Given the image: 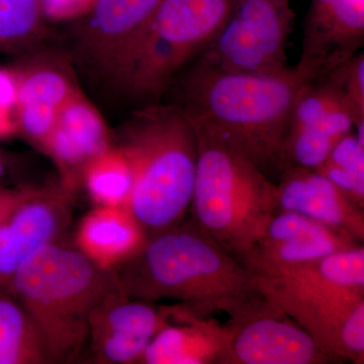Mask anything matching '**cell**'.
I'll return each instance as SVG.
<instances>
[{
	"label": "cell",
	"instance_id": "obj_4",
	"mask_svg": "<svg viewBox=\"0 0 364 364\" xmlns=\"http://www.w3.org/2000/svg\"><path fill=\"white\" fill-rule=\"evenodd\" d=\"M119 286L114 270L57 240L23 263L9 289L33 321L49 363H71L85 351L95 306Z\"/></svg>",
	"mask_w": 364,
	"mask_h": 364
},
{
	"label": "cell",
	"instance_id": "obj_20",
	"mask_svg": "<svg viewBox=\"0 0 364 364\" xmlns=\"http://www.w3.org/2000/svg\"><path fill=\"white\" fill-rule=\"evenodd\" d=\"M49 363L25 308L9 289H0V364Z\"/></svg>",
	"mask_w": 364,
	"mask_h": 364
},
{
	"label": "cell",
	"instance_id": "obj_21",
	"mask_svg": "<svg viewBox=\"0 0 364 364\" xmlns=\"http://www.w3.org/2000/svg\"><path fill=\"white\" fill-rule=\"evenodd\" d=\"M273 277L304 286L364 291V248L356 245L335 251Z\"/></svg>",
	"mask_w": 364,
	"mask_h": 364
},
{
	"label": "cell",
	"instance_id": "obj_14",
	"mask_svg": "<svg viewBox=\"0 0 364 364\" xmlns=\"http://www.w3.org/2000/svg\"><path fill=\"white\" fill-rule=\"evenodd\" d=\"M112 145L100 112L77 90L60 109L43 151L58 167L63 188L73 193L88 163Z\"/></svg>",
	"mask_w": 364,
	"mask_h": 364
},
{
	"label": "cell",
	"instance_id": "obj_28",
	"mask_svg": "<svg viewBox=\"0 0 364 364\" xmlns=\"http://www.w3.org/2000/svg\"><path fill=\"white\" fill-rule=\"evenodd\" d=\"M49 186L16 184L0 186V225L6 221L23 203L44 193Z\"/></svg>",
	"mask_w": 364,
	"mask_h": 364
},
{
	"label": "cell",
	"instance_id": "obj_26",
	"mask_svg": "<svg viewBox=\"0 0 364 364\" xmlns=\"http://www.w3.org/2000/svg\"><path fill=\"white\" fill-rule=\"evenodd\" d=\"M327 161L364 178V144L352 131L337 141Z\"/></svg>",
	"mask_w": 364,
	"mask_h": 364
},
{
	"label": "cell",
	"instance_id": "obj_18",
	"mask_svg": "<svg viewBox=\"0 0 364 364\" xmlns=\"http://www.w3.org/2000/svg\"><path fill=\"white\" fill-rule=\"evenodd\" d=\"M147 239L128 208L97 205L79 224L74 245L97 267L116 270Z\"/></svg>",
	"mask_w": 364,
	"mask_h": 364
},
{
	"label": "cell",
	"instance_id": "obj_2",
	"mask_svg": "<svg viewBox=\"0 0 364 364\" xmlns=\"http://www.w3.org/2000/svg\"><path fill=\"white\" fill-rule=\"evenodd\" d=\"M310 80L298 65L275 73L247 74L195 59L170 87L176 86L178 97L173 105L191 119L220 132L270 178L287 169L284 148L294 100Z\"/></svg>",
	"mask_w": 364,
	"mask_h": 364
},
{
	"label": "cell",
	"instance_id": "obj_16",
	"mask_svg": "<svg viewBox=\"0 0 364 364\" xmlns=\"http://www.w3.org/2000/svg\"><path fill=\"white\" fill-rule=\"evenodd\" d=\"M168 321L148 345L139 363L210 364L232 336L230 323L220 325L181 305L165 306Z\"/></svg>",
	"mask_w": 364,
	"mask_h": 364
},
{
	"label": "cell",
	"instance_id": "obj_13",
	"mask_svg": "<svg viewBox=\"0 0 364 364\" xmlns=\"http://www.w3.org/2000/svg\"><path fill=\"white\" fill-rule=\"evenodd\" d=\"M71 198L62 184L49 186L0 225V289H9L36 251L59 240L70 219Z\"/></svg>",
	"mask_w": 364,
	"mask_h": 364
},
{
	"label": "cell",
	"instance_id": "obj_24",
	"mask_svg": "<svg viewBox=\"0 0 364 364\" xmlns=\"http://www.w3.org/2000/svg\"><path fill=\"white\" fill-rule=\"evenodd\" d=\"M350 111L359 142L364 144V53L358 52L343 65L327 74Z\"/></svg>",
	"mask_w": 364,
	"mask_h": 364
},
{
	"label": "cell",
	"instance_id": "obj_7",
	"mask_svg": "<svg viewBox=\"0 0 364 364\" xmlns=\"http://www.w3.org/2000/svg\"><path fill=\"white\" fill-rule=\"evenodd\" d=\"M294 21L289 0H236L226 23L196 59L237 73H275L287 66Z\"/></svg>",
	"mask_w": 364,
	"mask_h": 364
},
{
	"label": "cell",
	"instance_id": "obj_27",
	"mask_svg": "<svg viewBox=\"0 0 364 364\" xmlns=\"http://www.w3.org/2000/svg\"><path fill=\"white\" fill-rule=\"evenodd\" d=\"M315 170L321 176L326 177L328 181H331L359 208H364V178L363 177L354 176L327 160Z\"/></svg>",
	"mask_w": 364,
	"mask_h": 364
},
{
	"label": "cell",
	"instance_id": "obj_9",
	"mask_svg": "<svg viewBox=\"0 0 364 364\" xmlns=\"http://www.w3.org/2000/svg\"><path fill=\"white\" fill-rule=\"evenodd\" d=\"M256 277L269 305L293 318L334 360L345 359V331L356 311L364 306L363 289L304 286L279 277Z\"/></svg>",
	"mask_w": 364,
	"mask_h": 364
},
{
	"label": "cell",
	"instance_id": "obj_11",
	"mask_svg": "<svg viewBox=\"0 0 364 364\" xmlns=\"http://www.w3.org/2000/svg\"><path fill=\"white\" fill-rule=\"evenodd\" d=\"M215 364H324L334 360L293 318L272 305L239 323Z\"/></svg>",
	"mask_w": 364,
	"mask_h": 364
},
{
	"label": "cell",
	"instance_id": "obj_12",
	"mask_svg": "<svg viewBox=\"0 0 364 364\" xmlns=\"http://www.w3.org/2000/svg\"><path fill=\"white\" fill-rule=\"evenodd\" d=\"M298 62L312 79L343 65L364 44V0H311Z\"/></svg>",
	"mask_w": 364,
	"mask_h": 364
},
{
	"label": "cell",
	"instance_id": "obj_25",
	"mask_svg": "<svg viewBox=\"0 0 364 364\" xmlns=\"http://www.w3.org/2000/svg\"><path fill=\"white\" fill-rule=\"evenodd\" d=\"M18 132L16 70L0 68V138Z\"/></svg>",
	"mask_w": 364,
	"mask_h": 364
},
{
	"label": "cell",
	"instance_id": "obj_23",
	"mask_svg": "<svg viewBox=\"0 0 364 364\" xmlns=\"http://www.w3.org/2000/svg\"><path fill=\"white\" fill-rule=\"evenodd\" d=\"M42 0H0V51L26 44L37 32Z\"/></svg>",
	"mask_w": 364,
	"mask_h": 364
},
{
	"label": "cell",
	"instance_id": "obj_22",
	"mask_svg": "<svg viewBox=\"0 0 364 364\" xmlns=\"http://www.w3.org/2000/svg\"><path fill=\"white\" fill-rule=\"evenodd\" d=\"M82 184L97 205L127 207L133 186L130 164L116 145L88 163Z\"/></svg>",
	"mask_w": 364,
	"mask_h": 364
},
{
	"label": "cell",
	"instance_id": "obj_17",
	"mask_svg": "<svg viewBox=\"0 0 364 364\" xmlns=\"http://www.w3.org/2000/svg\"><path fill=\"white\" fill-rule=\"evenodd\" d=\"M16 73L18 130L43 150L60 109L78 90L63 69L52 64H38Z\"/></svg>",
	"mask_w": 364,
	"mask_h": 364
},
{
	"label": "cell",
	"instance_id": "obj_8",
	"mask_svg": "<svg viewBox=\"0 0 364 364\" xmlns=\"http://www.w3.org/2000/svg\"><path fill=\"white\" fill-rule=\"evenodd\" d=\"M161 0H95L76 26L72 55L90 78L122 91Z\"/></svg>",
	"mask_w": 364,
	"mask_h": 364
},
{
	"label": "cell",
	"instance_id": "obj_3",
	"mask_svg": "<svg viewBox=\"0 0 364 364\" xmlns=\"http://www.w3.org/2000/svg\"><path fill=\"white\" fill-rule=\"evenodd\" d=\"M116 146L133 174L127 208L148 238L178 225L191 208L198 161L188 114L173 104L148 105L122 127Z\"/></svg>",
	"mask_w": 364,
	"mask_h": 364
},
{
	"label": "cell",
	"instance_id": "obj_1",
	"mask_svg": "<svg viewBox=\"0 0 364 364\" xmlns=\"http://www.w3.org/2000/svg\"><path fill=\"white\" fill-rule=\"evenodd\" d=\"M114 272L127 296L173 299L198 317L226 313L235 324L270 306L257 277L193 223L149 237Z\"/></svg>",
	"mask_w": 364,
	"mask_h": 364
},
{
	"label": "cell",
	"instance_id": "obj_15",
	"mask_svg": "<svg viewBox=\"0 0 364 364\" xmlns=\"http://www.w3.org/2000/svg\"><path fill=\"white\" fill-rule=\"evenodd\" d=\"M277 210L306 215L358 242L364 239L363 208L316 170L289 167L277 183Z\"/></svg>",
	"mask_w": 364,
	"mask_h": 364
},
{
	"label": "cell",
	"instance_id": "obj_6",
	"mask_svg": "<svg viewBox=\"0 0 364 364\" xmlns=\"http://www.w3.org/2000/svg\"><path fill=\"white\" fill-rule=\"evenodd\" d=\"M236 0H161L132 61L123 90L152 100L198 58L226 23Z\"/></svg>",
	"mask_w": 364,
	"mask_h": 364
},
{
	"label": "cell",
	"instance_id": "obj_19",
	"mask_svg": "<svg viewBox=\"0 0 364 364\" xmlns=\"http://www.w3.org/2000/svg\"><path fill=\"white\" fill-rule=\"evenodd\" d=\"M356 245L358 241L339 232L299 235L253 242L239 260L258 277H275L335 251Z\"/></svg>",
	"mask_w": 364,
	"mask_h": 364
},
{
	"label": "cell",
	"instance_id": "obj_10",
	"mask_svg": "<svg viewBox=\"0 0 364 364\" xmlns=\"http://www.w3.org/2000/svg\"><path fill=\"white\" fill-rule=\"evenodd\" d=\"M167 321L165 306L156 308L114 287L91 314L85 348L95 363H139Z\"/></svg>",
	"mask_w": 364,
	"mask_h": 364
},
{
	"label": "cell",
	"instance_id": "obj_5",
	"mask_svg": "<svg viewBox=\"0 0 364 364\" xmlns=\"http://www.w3.org/2000/svg\"><path fill=\"white\" fill-rule=\"evenodd\" d=\"M191 122L198 138L193 224L239 259L261 223L277 210V183L220 132Z\"/></svg>",
	"mask_w": 364,
	"mask_h": 364
}]
</instances>
